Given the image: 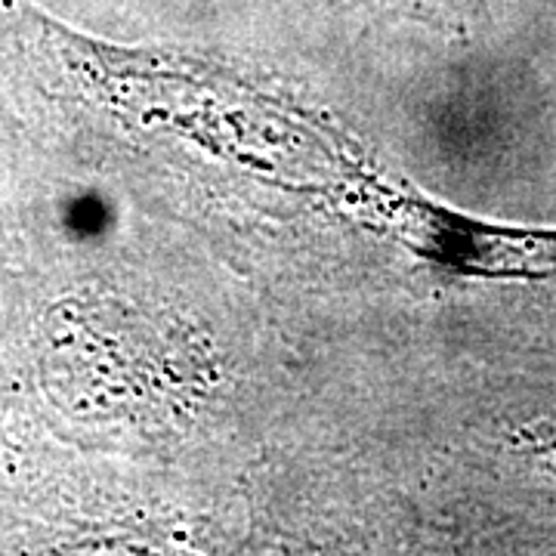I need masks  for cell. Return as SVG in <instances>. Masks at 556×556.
Here are the masks:
<instances>
[{
	"instance_id": "cell-1",
	"label": "cell",
	"mask_w": 556,
	"mask_h": 556,
	"mask_svg": "<svg viewBox=\"0 0 556 556\" xmlns=\"http://www.w3.org/2000/svg\"><path fill=\"white\" fill-rule=\"evenodd\" d=\"M109 223V207L97 195H84L68 204V226L78 236H100Z\"/></svg>"
}]
</instances>
